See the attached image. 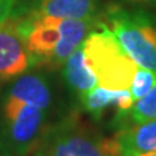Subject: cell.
<instances>
[{"label":"cell","instance_id":"cell-1","mask_svg":"<svg viewBox=\"0 0 156 156\" xmlns=\"http://www.w3.org/2000/svg\"><path fill=\"white\" fill-rule=\"evenodd\" d=\"M98 23L96 18L68 20L21 14L20 27L25 38L31 66L61 65Z\"/></svg>","mask_w":156,"mask_h":156},{"label":"cell","instance_id":"cell-2","mask_svg":"<svg viewBox=\"0 0 156 156\" xmlns=\"http://www.w3.org/2000/svg\"><path fill=\"white\" fill-rule=\"evenodd\" d=\"M82 47L98 85L108 90H129L139 66L126 55L107 23H98Z\"/></svg>","mask_w":156,"mask_h":156},{"label":"cell","instance_id":"cell-3","mask_svg":"<svg viewBox=\"0 0 156 156\" xmlns=\"http://www.w3.org/2000/svg\"><path fill=\"white\" fill-rule=\"evenodd\" d=\"M47 129L46 109L4 98L0 119V156H31Z\"/></svg>","mask_w":156,"mask_h":156},{"label":"cell","instance_id":"cell-4","mask_svg":"<svg viewBox=\"0 0 156 156\" xmlns=\"http://www.w3.org/2000/svg\"><path fill=\"white\" fill-rule=\"evenodd\" d=\"M107 21L120 46L139 68L156 74V18L144 9L112 5Z\"/></svg>","mask_w":156,"mask_h":156},{"label":"cell","instance_id":"cell-5","mask_svg":"<svg viewBox=\"0 0 156 156\" xmlns=\"http://www.w3.org/2000/svg\"><path fill=\"white\" fill-rule=\"evenodd\" d=\"M31 156H121V152L116 138L103 136L69 116L47 129Z\"/></svg>","mask_w":156,"mask_h":156},{"label":"cell","instance_id":"cell-6","mask_svg":"<svg viewBox=\"0 0 156 156\" xmlns=\"http://www.w3.org/2000/svg\"><path fill=\"white\" fill-rule=\"evenodd\" d=\"M20 20L21 14L12 12L0 22V83L18 78L31 66Z\"/></svg>","mask_w":156,"mask_h":156},{"label":"cell","instance_id":"cell-7","mask_svg":"<svg viewBox=\"0 0 156 156\" xmlns=\"http://www.w3.org/2000/svg\"><path fill=\"white\" fill-rule=\"evenodd\" d=\"M80 99L82 108L96 120H100L108 109H117V116H124L134 103L129 90H108L99 85Z\"/></svg>","mask_w":156,"mask_h":156},{"label":"cell","instance_id":"cell-8","mask_svg":"<svg viewBox=\"0 0 156 156\" xmlns=\"http://www.w3.org/2000/svg\"><path fill=\"white\" fill-rule=\"evenodd\" d=\"M98 0H34L29 14L68 20H95Z\"/></svg>","mask_w":156,"mask_h":156},{"label":"cell","instance_id":"cell-9","mask_svg":"<svg viewBox=\"0 0 156 156\" xmlns=\"http://www.w3.org/2000/svg\"><path fill=\"white\" fill-rule=\"evenodd\" d=\"M121 156L156 152V120L122 129L116 135Z\"/></svg>","mask_w":156,"mask_h":156},{"label":"cell","instance_id":"cell-10","mask_svg":"<svg viewBox=\"0 0 156 156\" xmlns=\"http://www.w3.org/2000/svg\"><path fill=\"white\" fill-rule=\"evenodd\" d=\"M5 98H12L22 103L48 111L51 105L52 94L50 83L43 76L26 74L18 77L14 81V83L9 87Z\"/></svg>","mask_w":156,"mask_h":156},{"label":"cell","instance_id":"cell-11","mask_svg":"<svg viewBox=\"0 0 156 156\" xmlns=\"http://www.w3.org/2000/svg\"><path fill=\"white\" fill-rule=\"evenodd\" d=\"M62 77L68 87L80 98L98 86V78L86 60L82 44L73 51L64 61Z\"/></svg>","mask_w":156,"mask_h":156},{"label":"cell","instance_id":"cell-12","mask_svg":"<svg viewBox=\"0 0 156 156\" xmlns=\"http://www.w3.org/2000/svg\"><path fill=\"white\" fill-rule=\"evenodd\" d=\"M126 116L134 124H143L156 120V85L144 96L134 100Z\"/></svg>","mask_w":156,"mask_h":156},{"label":"cell","instance_id":"cell-13","mask_svg":"<svg viewBox=\"0 0 156 156\" xmlns=\"http://www.w3.org/2000/svg\"><path fill=\"white\" fill-rule=\"evenodd\" d=\"M156 85V74L143 68H138L131 81L129 91L133 99L136 100L139 98L144 96L147 92Z\"/></svg>","mask_w":156,"mask_h":156},{"label":"cell","instance_id":"cell-14","mask_svg":"<svg viewBox=\"0 0 156 156\" xmlns=\"http://www.w3.org/2000/svg\"><path fill=\"white\" fill-rule=\"evenodd\" d=\"M20 0H0V22L13 12Z\"/></svg>","mask_w":156,"mask_h":156},{"label":"cell","instance_id":"cell-15","mask_svg":"<svg viewBox=\"0 0 156 156\" xmlns=\"http://www.w3.org/2000/svg\"><path fill=\"white\" fill-rule=\"evenodd\" d=\"M125 2L138 7H156V0H125Z\"/></svg>","mask_w":156,"mask_h":156},{"label":"cell","instance_id":"cell-16","mask_svg":"<svg viewBox=\"0 0 156 156\" xmlns=\"http://www.w3.org/2000/svg\"><path fill=\"white\" fill-rule=\"evenodd\" d=\"M133 156H156V152H154V154H143V155H133Z\"/></svg>","mask_w":156,"mask_h":156}]
</instances>
